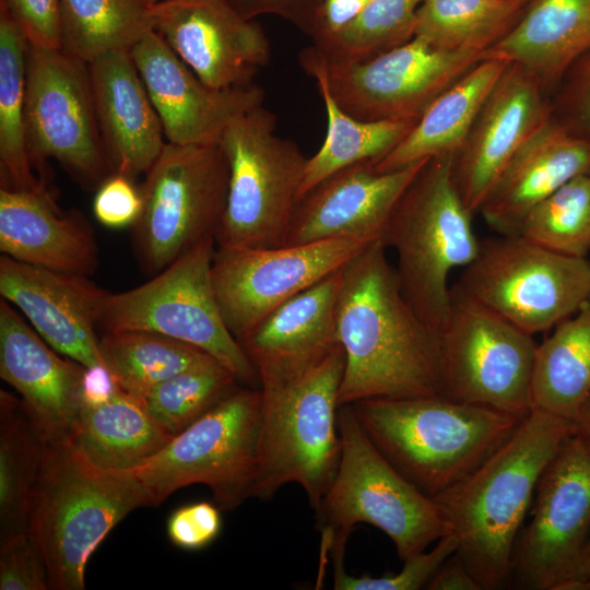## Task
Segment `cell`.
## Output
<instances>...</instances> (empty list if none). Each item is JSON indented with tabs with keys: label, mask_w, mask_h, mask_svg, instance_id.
<instances>
[{
	"label": "cell",
	"mask_w": 590,
	"mask_h": 590,
	"mask_svg": "<svg viewBox=\"0 0 590 590\" xmlns=\"http://www.w3.org/2000/svg\"><path fill=\"white\" fill-rule=\"evenodd\" d=\"M387 249L375 240L342 268L335 310L345 356L340 406L442 393L438 332L404 296Z\"/></svg>",
	"instance_id": "cell-1"
},
{
	"label": "cell",
	"mask_w": 590,
	"mask_h": 590,
	"mask_svg": "<svg viewBox=\"0 0 590 590\" xmlns=\"http://www.w3.org/2000/svg\"><path fill=\"white\" fill-rule=\"evenodd\" d=\"M573 435L571 421L533 408L486 461L433 497L482 590L510 586L515 544L538 482Z\"/></svg>",
	"instance_id": "cell-2"
},
{
	"label": "cell",
	"mask_w": 590,
	"mask_h": 590,
	"mask_svg": "<svg viewBox=\"0 0 590 590\" xmlns=\"http://www.w3.org/2000/svg\"><path fill=\"white\" fill-rule=\"evenodd\" d=\"M351 405L379 452L432 498L477 469L523 420L442 394L366 399Z\"/></svg>",
	"instance_id": "cell-3"
},
{
	"label": "cell",
	"mask_w": 590,
	"mask_h": 590,
	"mask_svg": "<svg viewBox=\"0 0 590 590\" xmlns=\"http://www.w3.org/2000/svg\"><path fill=\"white\" fill-rule=\"evenodd\" d=\"M139 507L144 499L127 479L88 464L67 441L44 440L27 532L44 557L50 589L83 590L92 554Z\"/></svg>",
	"instance_id": "cell-4"
},
{
	"label": "cell",
	"mask_w": 590,
	"mask_h": 590,
	"mask_svg": "<svg viewBox=\"0 0 590 590\" xmlns=\"http://www.w3.org/2000/svg\"><path fill=\"white\" fill-rule=\"evenodd\" d=\"M341 458L335 477L315 509L322 551H345L358 523L393 542L404 562L451 533L439 506L406 480L375 447L351 404L338 413Z\"/></svg>",
	"instance_id": "cell-5"
},
{
	"label": "cell",
	"mask_w": 590,
	"mask_h": 590,
	"mask_svg": "<svg viewBox=\"0 0 590 590\" xmlns=\"http://www.w3.org/2000/svg\"><path fill=\"white\" fill-rule=\"evenodd\" d=\"M451 155L429 158L399 199L382 235L397 255L404 296L438 333L450 312L449 275L476 257L473 213L451 176Z\"/></svg>",
	"instance_id": "cell-6"
},
{
	"label": "cell",
	"mask_w": 590,
	"mask_h": 590,
	"mask_svg": "<svg viewBox=\"0 0 590 590\" xmlns=\"http://www.w3.org/2000/svg\"><path fill=\"white\" fill-rule=\"evenodd\" d=\"M263 398L261 389L238 387L141 464L115 472L156 507L177 489L206 485L224 510L253 498L257 483Z\"/></svg>",
	"instance_id": "cell-7"
},
{
	"label": "cell",
	"mask_w": 590,
	"mask_h": 590,
	"mask_svg": "<svg viewBox=\"0 0 590 590\" xmlns=\"http://www.w3.org/2000/svg\"><path fill=\"white\" fill-rule=\"evenodd\" d=\"M345 365L337 346L303 377L262 391L260 464L253 498L271 499L296 483L316 509L331 486L341 458L339 391Z\"/></svg>",
	"instance_id": "cell-8"
},
{
	"label": "cell",
	"mask_w": 590,
	"mask_h": 590,
	"mask_svg": "<svg viewBox=\"0 0 590 590\" xmlns=\"http://www.w3.org/2000/svg\"><path fill=\"white\" fill-rule=\"evenodd\" d=\"M275 129L276 116L262 104L235 118L222 134L228 189L217 246L274 248L286 243L308 158Z\"/></svg>",
	"instance_id": "cell-9"
},
{
	"label": "cell",
	"mask_w": 590,
	"mask_h": 590,
	"mask_svg": "<svg viewBox=\"0 0 590 590\" xmlns=\"http://www.w3.org/2000/svg\"><path fill=\"white\" fill-rule=\"evenodd\" d=\"M215 239L180 256L150 281L105 296L99 326L106 331H149L193 345L250 387L258 373L222 317L212 284Z\"/></svg>",
	"instance_id": "cell-10"
},
{
	"label": "cell",
	"mask_w": 590,
	"mask_h": 590,
	"mask_svg": "<svg viewBox=\"0 0 590 590\" xmlns=\"http://www.w3.org/2000/svg\"><path fill=\"white\" fill-rule=\"evenodd\" d=\"M455 286L524 332L552 330L590 297V261L563 255L522 235L480 240Z\"/></svg>",
	"instance_id": "cell-11"
},
{
	"label": "cell",
	"mask_w": 590,
	"mask_h": 590,
	"mask_svg": "<svg viewBox=\"0 0 590 590\" xmlns=\"http://www.w3.org/2000/svg\"><path fill=\"white\" fill-rule=\"evenodd\" d=\"M145 174L134 243L144 271L156 274L215 239L226 205L228 164L220 144L167 142Z\"/></svg>",
	"instance_id": "cell-12"
},
{
	"label": "cell",
	"mask_w": 590,
	"mask_h": 590,
	"mask_svg": "<svg viewBox=\"0 0 590 590\" xmlns=\"http://www.w3.org/2000/svg\"><path fill=\"white\" fill-rule=\"evenodd\" d=\"M447 322L438 333L442 396L524 418L532 410L533 335L450 288Z\"/></svg>",
	"instance_id": "cell-13"
},
{
	"label": "cell",
	"mask_w": 590,
	"mask_h": 590,
	"mask_svg": "<svg viewBox=\"0 0 590 590\" xmlns=\"http://www.w3.org/2000/svg\"><path fill=\"white\" fill-rule=\"evenodd\" d=\"M530 523L519 533L510 586L579 590L590 576V453L573 435L543 471Z\"/></svg>",
	"instance_id": "cell-14"
},
{
	"label": "cell",
	"mask_w": 590,
	"mask_h": 590,
	"mask_svg": "<svg viewBox=\"0 0 590 590\" xmlns=\"http://www.w3.org/2000/svg\"><path fill=\"white\" fill-rule=\"evenodd\" d=\"M25 120L32 163L56 160L84 188L115 174L105 148L88 64L62 49L28 47Z\"/></svg>",
	"instance_id": "cell-15"
},
{
	"label": "cell",
	"mask_w": 590,
	"mask_h": 590,
	"mask_svg": "<svg viewBox=\"0 0 590 590\" xmlns=\"http://www.w3.org/2000/svg\"><path fill=\"white\" fill-rule=\"evenodd\" d=\"M374 241L333 238L274 248L217 246L212 284L229 332L238 340L280 305L341 269Z\"/></svg>",
	"instance_id": "cell-16"
},
{
	"label": "cell",
	"mask_w": 590,
	"mask_h": 590,
	"mask_svg": "<svg viewBox=\"0 0 590 590\" xmlns=\"http://www.w3.org/2000/svg\"><path fill=\"white\" fill-rule=\"evenodd\" d=\"M483 58L474 51L439 49L414 36L362 61L320 60L332 97L352 117L417 121L442 92Z\"/></svg>",
	"instance_id": "cell-17"
},
{
	"label": "cell",
	"mask_w": 590,
	"mask_h": 590,
	"mask_svg": "<svg viewBox=\"0 0 590 590\" xmlns=\"http://www.w3.org/2000/svg\"><path fill=\"white\" fill-rule=\"evenodd\" d=\"M149 8L152 30L212 88L255 83L270 63L271 45L261 25L225 0H170Z\"/></svg>",
	"instance_id": "cell-18"
},
{
	"label": "cell",
	"mask_w": 590,
	"mask_h": 590,
	"mask_svg": "<svg viewBox=\"0 0 590 590\" xmlns=\"http://www.w3.org/2000/svg\"><path fill=\"white\" fill-rule=\"evenodd\" d=\"M130 55L169 143L219 144L235 118L263 104L264 91L256 83L226 90L204 84L154 30Z\"/></svg>",
	"instance_id": "cell-19"
},
{
	"label": "cell",
	"mask_w": 590,
	"mask_h": 590,
	"mask_svg": "<svg viewBox=\"0 0 590 590\" xmlns=\"http://www.w3.org/2000/svg\"><path fill=\"white\" fill-rule=\"evenodd\" d=\"M550 117V96L538 80L508 63L452 157L453 184L473 214L514 154Z\"/></svg>",
	"instance_id": "cell-20"
},
{
	"label": "cell",
	"mask_w": 590,
	"mask_h": 590,
	"mask_svg": "<svg viewBox=\"0 0 590 590\" xmlns=\"http://www.w3.org/2000/svg\"><path fill=\"white\" fill-rule=\"evenodd\" d=\"M1 298L58 353L84 367L105 364L96 328L107 293L88 276L0 258Z\"/></svg>",
	"instance_id": "cell-21"
},
{
	"label": "cell",
	"mask_w": 590,
	"mask_h": 590,
	"mask_svg": "<svg viewBox=\"0 0 590 590\" xmlns=\"http://www.w3.org/2000/svg\"><path fill=\"white\" fill-rule=\"evenodd\" d=\"M427 161L390 172L364 161L334 172L298 200L285 245L381 239L399 199Z\"/></svg>",
	"instance_id": "cell-22"
},
{
	"label": "cell",
	"mask_w": 590,
	"mask_h": 590,
	"mask_svg": "<svg viewBox=\"0 0 590 590\" xmlns=\"http://www.w3.org/2000/svg\"><path fill=\"white\" fill-rule=\"evenodd\" d=\"M342 268L280 305L237 340L262 391L297 380L340 345L335 310Z\"/></svg>",
	"instance_id": "cell-23"
},
{
	"label": "cell",
	"mask_w": 590,
	"mask_h": 590,
	"mask_svg": "<svg viewBox=\"0 0 590 590\" xmlns=\"http://www.w3.org/2000/svg\"><path fill=\"white\" fill-rule=\"evenodd\" d=\"M13 306L0 300V376L48 442L67 441L82 408L84 366L59 357Z\"/></svg>",
	"instance_id": "cell-24"
},
{
	"label": "cell",
	"mask_w": 590,
	"mask_h": 590,
	"mask_svg": "<svg viewBox=\"0 0 590 590\" xmlns=\"http://www.w3.org/2000/svg\"><path fill=\"white\" fill-rule=\"evenodd\" d=\"M590 168V142L552 117L514 154L479 212L499 235H519L527 214L573 177Z\"/></svg>",
	"instance_id": "cell-25"
},
{
	"label": "cell",
	"mask_w": 590,
	"mask_h": 590,
	"mask_svg": "<svg viewBox=\"0 0 590 590\" xmlns=\"http://www.w3.org/2000/svg\"><path fill=\"white\" fill-rule=\"evenodd\" d=\"M88 64L102 138L116 173H146L162 153L164 131L130 51Z\"/></svg>",
	"instance_id": "cell-26"
},
{
	"label": "cell",
	"mask_w": 590,
	"mask_h": 590,
	"mask_svg": "<svg viewBox=\"0 0 590 590\" xmlns=\"http://www.w3.org/2000/svg\"><path fill=\"white\" fill-rule=\"evenodd\" d=\"M0 250L20 262L85 276L98 263L93 229L83 215L60 212L48 192L3 186Z\"/></svg>",
	"instance_id": "cell-27"
},
{
	"label": "cell",
	"mask_w": 590,
	"mask_h": 590,
	"mask_svg": "<svg viewBox=\"0 0 590 590\" xmlns=\"http://www.w3.org/2000/svg\"><path fill=\"white\" fill-rule=\"evenodd\" d=\"M590 51V0H534L484 58L514 63L553 94L569 68Z\"/></svg>",
	"instance_id": "cell-28"
},
{
	"label": "cell",
	"mask_w": 590,
	"mask_h": 590,
	"mask_svg": "<svg viewBox=\"0 0 590 590\" xmlns=\"http://www.w3.org/2000/svg\"><path fill=\"white\" fill-rule=\"evenodd\" d=\"M507 66L483 58L430 104L410 132L374 163L375 169L390 172L422 160L455 156Z\"/></svg>",
	"instance_id": "cell-29"
},
{
	"label": "cell",
	"mask_w": 590,
	"mask_h": 590,
	"mask_svg": "<svg viewBox=\"0 0 590 590\" xmlns=\"http://www.w3.org/2000/svg\"><path fill=\"white\" fill-rule=\"evenodd\" d=\"M172 438L139 399L119 389L103 404L82 405L67 442L94 468L123 471L141 464Z\"/></svg>",
	"instance_id": "cell-30"
},
{
	"label": "cell",
	"mask_w": 590,
	"mask_h": 590,
	"mask_svg": "<svg viewBox=\"0 0 590 590\" xmlns=\"http://www.w3.org/2000/svg\"><path fill=\"white\" fill-rule=\"evenodd\" d=\"M299 64L314 79L327 114V133L317 153L308 158L298 200L334 172L364 161L374 163L389 153L413 128L414 120H361L345 113L332 97L322 62L311 46L304 48Z\"/></svg>",
	"instance_id": "cell-31"
},
{
	"label": "cell",
	"mask_w": 590,
	"mask_h": 590,
	"mask_svg": "<svg viewBox=\"0 0 590 590\" xmlns=\"http://www.w3.org/2000/svg\"><path fill=\"white\" fill-rule=\"evenodd\" d=\"M538 345L531 405L574 422L590 396V297Z\"/></svg>",
	"instance_id": "cell-32"
},
{
	"label": "cell",
	"mask_w": 590,
	"mask_h": 590,
	"mask_svg": "<svg viewBox=\"0 0 590 590\" xmlns=\"http://www.w3.org/2000/svg\"><path fill=\"white\" fill-rule=\"evenodd\" d=\"M28 42L0 3V165L4 187L47 192L33 173L25 103Z\"/></svg>",
	"instance_id": "cell-33"
},
{
	"label": "cell",
	"mask_w": 590,
	"mask_h": 590,
	"mask_svg": "<svg viewBox=\"0 0 590 590\" xmlns=\"http://www.w3.org/2000/svg\"><path fill=\"white\" fill-rule=\"evenodd\" d=\"M44 439L21 400L0 392V543L27 532Z\"/></svg>",
	"instance_id": "cell-34"
},
{
	"label": "cell",
	"mask_w": 590,
	"mask_h": 590,
	"mask_svg": "<svg viewBox=\"0 0 590 590\" xmlns=\"http://www.w3.org/2000/svg\"><path fill=\"white\" fill-rule=\"evenodd\" d=\"M61 49L85 63L111 51H130L152 30L142 0H59Z\"/></svg>",
	"instance_id": "cell-35"
},
{
	"label": "cell",
	"mask_w": 590,
	"mask_h": 590,
	"mask_svg": "<svg viewBox=\"0 0 590 590\" xmlns=\"http://www.w3.org/2000/svg\"><path fill=\"white\" fill-rule=\"evenodd\" d=\"M526 8L503 0H421L415 36L449 51H485L504 38Z\"/></svg>",
	"instance_id": "cell-36"
},
{
	"label": "cell",
	"mask_w": 590,
	"mask_h": 590,
	"mask_svg": "<svg viewBox=\"0 0 590 590\" xmlns=\"http://www.w3.org/2000/svg\"><path fill=\"white\" fill-rule=\"evenodd\" d=\"M99 349L118 387L139 400L158 384L211 356L193 345L149 331H106Z\"/></svg>",
	"instance_id": "cell-37"
},
{
	"label": "cell",
	"mask_w": 590,
	"mask_h": 590,
	"mask_svg": "<svg viewBox=\"0 0 590 590\" xmlns=\"http://www.w3.org/2000/svg\"><path fill=\"white\" fill-rule=\"evenodd\" d=\"M237 376L216 358H208L150 390L141 403L173 437L238 388Z\"/></svg>",
	"instance_id": "cell-38"
},
{
	"label": "cell",
	"mask_w": 590,
	"mask_h": 590,
	"mask_svg": "<svg viewBox=\"0 0 590 590\" xmlns=\"http://www.w3.org/2000/svg\"><path fill=\"white\" fill-rule=\"evenodd\" d=\"M421 0H370L362 12L316 50L326 63L362 61L415 36Z\"/></svg>",
	"instance_id": "cell-39"
},
{
	"label": "cell",
	"mask_w": 590,
	"mask_h": 590,
	"mask_svg": "<svg viewBox=\"0 0 590 590\" xmlns=\"http://www.w3.org/2000/svg\"><path fill=\"white\" fill-rule=\"evenodd\" d=\"M519 235L553 251L587 257L590 251V168L538 203Z\"/></svg>",
	"instance_id": "cell-40"
},
{
	"label": "cell",
	"mask_w": 590,
	"mask_h": 590,
	"mask_svg": "<svg viewBox=\"0 0 590 590\" xmlns=\"http://www.w3.org/2000/svg\"><path fill=\"white\" fill-rule=\"evenodd\" d=\"M458 550L453 533L441 536L430 551L420 552L405 559L398 574L380 577L352 576L344 569V555L332 556L335 590H418L427 588L440 566Z\"/></svg>",
	"instance_id": "cell-41"
},
{
	"label": "cell",
	"mask_w": 590,
	"mask_h": 590,
	"mask_svg": "<svg viewBox=\"0 0 590 590\" xmlns=\"http://www.w3.org/2000/svg\"><path fill=\"white\" fill-rule=\"evenodd\" d=\"M550 101L553 119L568 133L590 142V51L569 68Z\"/></svg>",
	"instance_id": "cell-42"
},
{
	"label": "cell",
	"mask_w": 590,
	"mask_h": 590,
	"mask_svg": "<svg viewBox=\"0 0 590 590\" xmlns=\"http://www.w3.org/2000/svg\"><path fill=\"white\" fill-rule=\"evenodd\" d=\"M0 589H50L44 557L28 532L0 543Z\"/></svg>",
	"instance_id": "cell-43"
},
{
	"label": "cell",
	"mask_w": 590,
	"mask_h": 590,
	"mask_svg": "<svg viewBox=\"0 0 590 590\" xmlns=\"http://www.w3.org/2000/svg\"><path fill=\"white\" fill-rule=\"evenodd\" d=\"M220 507L210 502H197L175 509L167 520V535L177 547L199 551L210 545L221 533Z\"/></svg>",
	"instance_id": "cell-44"
},
{
	"label": "cell",
	"mask_w": 590,
	"mask_h": 590,
	"mask_svg": "<svg viewBox=\"0 0 590 590\" xmlns=\"http://www.w3.org/2000/svg\"><path fill=\"white\" fill-rule=\"evenodd\" d=\"M25 35L28 45L61 49L59 0H0Z\"/></svg>",
	"instance_id": "cell-45"
},
{
	"label": "cell",
	"mask_w": 590,
	"mask_h": 590,
	"mask_svg": "<svg viewBox=\"0 0 590 590\" xmlns=\"http://www.w3.org/2000/svg\"><path fill=\"white\" fill-rule=\"evenodd\" d=\"M131 177L115 173L97 189L93 200L96 220L109 228L134 225L142 211V196Z\"/></svg>",
	"instance_id": "cell-46"
},
{
	"label": "cell",
	"mask_w": 590,
	"mask_h": 590,
	"mask_svg": "<svg viewBox=\"0 0 590 590\" xmlns=\"http://www.w3.org/2000/svg\"><path fill=\"white\" fill-rule=\"evenodd\" d=\"M240 15L256 20L262 15L279 16L309 36L322 0H225Z\"/></svg>",
	"instance_id": "cell-47"
},
{
	"label": "cell",
	"mask_w": 590,
	"mask_h": 590,
	"mask_svg": "<svg viewBox=\"0 0 590 590\" xmlns=\"http://www.w3.org/2000/svg\"><path fill=\"white\" fill-rule=\"evenodd\" d=\"M370 0H322L308 37L319 49L353 21Z\"/></svg>",
	"instance_id": "cell-48"
},
{
	"label": "cell",
	"mask_w": 590,
	"mask_h": 590,
	"mask_svg": "<svg viewBox=\"0 0 590 590\" xmlns=\"http://www.w3.org/2000/svg\"><path fill=\"white\" fill-rule=\"evenodd\" d=\"M120 388L106 364L84 368L81 381L82 405L95 406L109 401Z\"/></svg>",
	"instance_id": "cell-49"
},
{
	"label": "cell",
	"mask_w": 590,
	"mask_h": 590,
	"mask_svg": "<svg viewBox=\"0 0 590 590\" xmlns=\"http://www.w3.org/2000/svg\"><path fill=\"white\" fill-rule=\"evenodd\" d=\"M428 590H482L481 585L455 553L437 570Z\"/></svg>",
	"instance_id": "cell-50"
},
{
	"label": "cell",
	"mask_w": 590,
	"mask_h": 590,
	"mask_svg": "<svg viewBox=\"0 0 590 590\" xmlns=\"http://www.w3.org/2000/svg\"><path fill=\"white\" fill-rule=\"evenodd\" d=\"M574 435L582 442L590 453V396L573 422Z\"/></svg>",
	"instance_id": "cell-51"
},
{
	"label": "cell",
	"mask_w": 590,
	"mask_h": 590,
	"mask_svg": "<svg viewBox=\"0 0 590 590\" xmlns=\"http://www.w3.org/2000/svg\"><path fill=\"white\" fill-rule=\"evenodd\" d=\"M503 1L518 5V7L527 8L534 0H503Z\"/></svg>",
	"instance_id": "cell-52"
},
{
	"label": "cell",
	"mask_w": 590,
	"mask_h": 590,
	"mask_svg": "<svg viewBox=\"0 0 590 590\" xmlns=\"http://www.w3.org/2000/svg\"><path fill=\"white\" fill-rule=\"evenodd\" d=\"M148 7H153L162 2L170 1V0H142Z\"/></svg>",
	"instance_id": "cell-53"
},
{
	"label": "cell",
	"mask_w": 590,
	"mask_h": 590,
	"mask_svg": "<svg viewBox=\"0 0 590 590\" xmlns=\"http://www.w3.org/2000/svg\"><path fill=\"white\" fill-rule=\"evenodd\" d=\"M579 590H590V576L581 583Z\"/></svg>",
	"instance_id": "cell-54"
},
{
	"label": "cell",
	"mask_w": 590,
	"mask_h": 590,
	"mask_svg": "<svg viewBox=\"0 0 590 590\" xmlns=\"http://www.w3.org/2000/svg\"><path fill=\"white\" fill-rule=\"evenodd\" d=\"M587 556H588L589 562H590V539H589L588 546H587Z\"/></svg>",
	"instance_id": "cell-55"
}]
</instances>
